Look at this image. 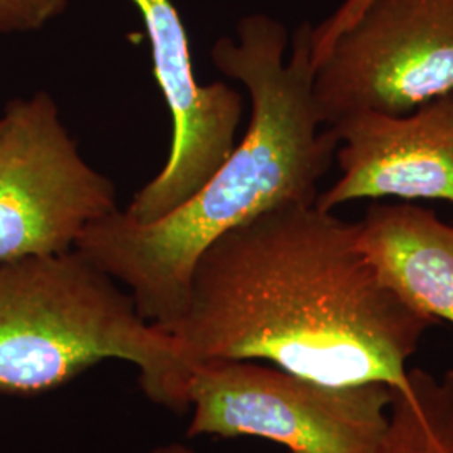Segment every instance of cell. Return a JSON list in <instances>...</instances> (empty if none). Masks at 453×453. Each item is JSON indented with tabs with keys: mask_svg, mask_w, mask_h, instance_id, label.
Here are the masks:
<instances>
[{
	"mask_svg": "<svg viewBox=\"0 0 453 453\" xmlns=\"http://www.w3.org/2000/svg\"><path fill=\"white\" fill-rule=\"evenodd\" d=\"M437 324L381 277L357 222L289 203L211 243L170 334L190 361L264 359L329 387L402 388Z\"/></svg>",
	"mask_w": 453,
	"mask_h": 453,
	"instance_id": "cell-1",
	"label": "cell"
},
{
	"mask_svg": "<svg viewBox=\"0 0 453 453\" xmlns=\"http://www.w3.org/2000/svg\"><path fill=\"white\" fill-rule=\"evenodd\" d=\"M312 26L289 35L273 17L237 24V39L211 49L220 73L245 86L252 103L242 142L188 200L151 224L121 209L82 232L76 249L125 286L140 314L163 331L183 316L190 280L203 252L228 230L289 203H314L318 183L336 157L338 140L314 103Z\"/></svg>",
	"mask_w": 453,
	"mask_h": 453,
	"instance_id": "cell-2",
	"label": "cell"
},
{
	"mask_svg": "<svg viewBox=\"0 0 453 453\" xmlns=\"http://www.w3.org/2000/svg\"><path fill=\"white\" fill-rule=\"evenodd\" d=\"M104 359L131 363L153 403L190 408L194 361L78 249L0 265V393L59 388Z\"/></svg>",
	"mask_w": 453,
	"mask_h": 453,
	"instance_id": "cell-3",
	"label": "cell"
},
{
	"mask_svg": "<svg viewBox=\"0 0 453 453\" xmlns=\"http://www.w3.org/2000/svg\"><path fill=\"white\" fill-rule=\"evenodd\" d=\"M391 400L383 383L329 387L250 359L194 361L188 437H259L291 453H372Z\"/></svg>",
	"mask_w": 453,
	"mask_h": 453,
	"instance_id": "cell-4",
	"label": "cell"
},
{
	"mask_svg": "<svg viewBox=\"0 0 453 453\" xmlns=\"http://www.w3.org/2000/svg\"><path fill=\"white\" fill-rule=\"evenodd\" d=\"M452 89L453 0H370L314 63L324 128L411 113Z\"/></svg>",
	"mask_w": 453,
	"mask_h": 453,
	"instance_id": "cell-5",
	"label": "cell"
},
{
	"mask_svg": "<svg viewBox=\"0 0 453 453\" xmlns=\"http://www.w3.org/2000/svg\"><path fill=\"white\" fill-rule=\"evenodd\" d=\"M114 211L113 181L82 158L52 96L11 99L0 116V265L73 250Z\"/></svg>",
	"mask_w": 453,
	"mask_h": 453,
	"instance_id": "cell-6",
	"label": "cell"
},
{
	"mask_svg": "<svg viewBox=\"0 0 453 453\" xmlns=\"http://www.w3.org/2000/svg\"><path fill=\"white\" fill-rule=\"evenodd\" d=\"M131 2L143 19L153 74L173 118L168 162L123 211L133 222L151 224L188 200L226 162L235 148L243 99L224 82H196L188 34L172 0Z\"/></svg>",
	"mask_w": 453,
	"mask_h": 453,
	"instance_id": "cell-7",
	"label": "cell"
},
{
	"mask_svg": "<svg viewBox=\"0 0 453 453\" xmlns=\"http://www.w3.org/2000/svg\"><path fill=\"white\" fill-rule=\"evenodd\" d=\"M327 130L341 145V177L316 196L318 209L385 196L453 205V89L411 113L357 114Z\"/></svg>",
	"mask_w": 453,
	"mask_h": 453,
	"instance_id": "cell-8",
	"label": "cell"
},
{
	"mask_svg": "<svg viewBox=\"0 0 453 453\" xmlns=\"http://www.w3.org/2000/svg\"><path fill=\"white\" fill-rule=\"evenodd\" d=\"M359 224L381 277L413 308L453 324V226L413 203H378Z\"/></svg>",
	"mask_w": 453,
	"mask_h": 453,
	"instance_id": "cell-9",
	"label": "cell"
},
{
	"mask_svg": "<svg viewBox=\"0 0 453 453\" xmlns=\"http://www.w3.org/2000/svg\"><path fill=\"white\" fill-rule=\"evenodd\" d=\"M372 453H453V370L413 368L393 388L388 428Z\"/></svg>",
	"mask_w": 453,
	"mask_h": 453,
	"instance_id": "cell-10",
	"label": "cell"
},
{
	"mask_svg": "<svg viewBox=\"0 0 453 453\" xmlns=\"http://www.w3.org/2000/svg\"><path fill=\"white\" fill-rule=\"evenodd\" d=\"M69 0H0V35L35 33L65 14Z\"/></svg>",
	"mask_w": 453,
	"mask_h": 453,
	"instance_id": "cell-11",
	"label": "cell"
},
{
	"mask_svg": "<svg viewBox=\"0 0 453 453\" xmlns=\"http://www.w3.org/2000/svg\"><path fill=\"white\" fill-rule=\"evenodd\" d=\"M370 0H346L340 9L329 17L331 27L336 31L346 29L357 16L359 12L368 5Z\"/></svg>",
	"mask_w": 453,
	"mask_h": 453,
	"instance_id": "cell-12",
	"label": "cell"
},
{
	"mask_svg": "<svg viewBox=\"0 0 453 453\" xmlns=\"http://www.w3.org/2000/svg\"><path fill=\"white\" fill-rule=\"evenodd\" d=\"M151 453H195L192 449L181 445V443H168V445H162L158 449H155Z\"/></svg>",
	"mask_w": 453,
	"mask_h": 453,
	"instance_id": "cell-13",
	"label": "cell"
}]
</instances>
